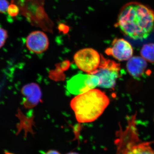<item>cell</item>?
Returning a JSON list of instances; mask_svg holds the SVG:
<instances>
[{
	"label": "cell",
	"instance_id": "5bb4252c",
	"mask_svg": "<svg viewBox=\"0 0 154 154\" xmlns=\"http://www.w3.org/2000/svg\"><path fill=\"white\" fill-rule=\"evenodd\" d=\"M9 4L6 0H0V13L5 14L8 11Z\"/></svg>",
	"mask_w": 154,
	"mask_h": 154
},
{
	"label": "cell",
	"instance_id": "5b68a950",
	"mask_svg": "<svg viewBox=\"0 0 154 154\" xmlns=\"http://www.w3.org/2000/svg\"><path fill=\"white\" fill-rule=\"evenodd\" d=\"M76 65L82 71L93 75L97 70L101 60V55L92 48H83L77 51L74 56Z\"/></svg>",
	"mask_w": 154,
	"mask_h": 154
},
{
	"label": "cell",
	"instance_id": "6da1fadb",
	"mask_svg": "<svg viewBox=\"0 0 154 154\" xmlns=\"http://www.w3.org/2000/svg\"><path fill=\"white\" fill-rule=\"evenodd\" d=\"M116 25L130 38L145 39L154 30V11L138 2L127 3L120 10Z\"/></svg>",
	"mask_w": 154,
	"mask_h": 154
},
{
	"label": "cell",
	"instance_id": "7c38bea8",
	"mask_svg": "<svg viewBox=\"0 0 154 154\" xmlns=\"http://www.w3.org/2000/svg\"><path fill=\"white\" fill-rule=\"evenodd\" d=\"M19 8L15 4H12L9 6L8 10V14L11 17H16L19 14Z\"/></svg>",
	"mask_w": 154,
	"mask_h": 154
},
{
	"label": "cell",
	"instance_id": "8992f818",
	"mask_svg": "<svg viewBox=\"0 0 154 154\" xmlns=\"http://www.w3.org/2000/svg\"><path fill=\"white\" fill-rule=\"evenodd\" d=\"M99 79L97 76L89 74H78L67 82L66 88L70 93L79 95L99 86Z\"/></svg>",
	"mask_w": 154,
	"mask_h": 154
},
{
	"label": "cell",
	"instance_id": "9a60e30c",
	"mask_svg": "<svg viewBox=\"0 0 154 154\" xmlns=\"http://www.w3.org/2000/svg\"><path fill=\"white\" fill-rule=\"evenodd\" d=\"M45 154H61V153L55 150H50L46 152Z\"/></svg>",
	"mask_w": 154,
	"mask_h": 154
},
{
	"label": "cell",
	"instance_id": "4fadbf2b",
	"mask_svg": "<svg viewBox=\"0 0 154 154\" xmlns=\"http://www.w3.org/2000/svg\"><path fill=\"white\" fill-rule=\"evenodd\" d=\"M8 38V33L7 30L0 26V48L4 46L6 39Z\"/></svg>",
	"mask_w": 154,
	"mask_h": 154
},
{
	"label": "cell",
	"instance_id": "ba28073f",
	"mask_svg": "<svg viewBox=\"0 0 154 154\" xmlns=\"http://www.w3.org/2000/svg\"><path fill=\"white\" fill-rule=\"evenodd\" d=\"M49 44L48 37L42 31L31 32L26 38V46L33 53L39 54L45 52L48 48Z\"/></svg>",
	"mask_w": 154,
	"mask_h": 154
},
{
	"label": "cell",
	"instance_id": "3957f363",
	"mask_svg": "<svg viewBox=\"0 0 154 154\" xmlns=\"http://www.w3.org/2000/svg\"><path fill=\"white\" fill-rule=\"evenodd\" d=\"M136 113L128 119L125 129L116 133L115 143L117 154H154L151 143L142 142L138 136L136 125Z\"/></svg>",
	"mask_w": 154,
	"mask_h": 154
},
{
	"label": "cell",
	"instance_id": "9c48e42d",
	"mask_svg": "<svg viewBox=\"0 0 154 154\" xmlns=\"http://www.w3.org/2000/svg\"><path fill=\"white\" fill-rule=\"evenodd\" d=\"M21 91L24 96L23 104L26 108H33L41 102V89L36 83H30L24 86Z\"/></svg>",
	"mask_w": 154,
	"mask_h": 154
},
{
	"label": "cell",
	"instance_id": "2e32d148",
	"mask_svg": "<svg viewBox=\"0 0 154 154\" xmlns=\"http://www.w3.org/2000/svg\"><path fill=\"white\" fill-rule=\"evenodd\" d=\"M67 154H79L77 152H69Z\"/></svg>",
	"mask_w": 154,
	"mask_h": 154
},
{
	"label": "cell",
	"instance_id": "7a4b0ae2",
	"mask_svg": "<svg viewBox=\"0 0 154 154\" xmlns=\"http://www.w3.org/2000/svg\"><path fill=\"white\" fill-rule=\"evenodd\" d=\"M109 103L107 95L94 88L75 97L71 101L70 106L78 122L89 123L99 118Z\"/></svg>",
	"mask_w": 154,
	"mask_h": 154
},
{
	"label": "cell",
	"instance_id": "30bf717a",
	"mask_svg": "<svg viewBox=\"0 0 154 154\" xmlns=\"http://www.w3.org/2000/svg\"><path fill=\"white\" fill-rule=\"evenodd\" d=\"M147 67L146 61L138 56L132 57L126 64L128 71L135 78L140 77L143 74Z\"/></svg>",
	"mask_w": 154,
	"mask_h": 154
},
{
	"label": "cell",
	"instance_id": "52a82bcc",
	"mask_svg": "<svg viewBox=\"0 0 154 154\" xmlns=\"http://www.w3.org/2000/svg\"><path fill=\"white\" fill-rule=\"evenodd\" d=\"M106 54L111 56L119 61L128 60L133 57L134 50L132 45L123 38L113 39L111 47L105 51Z\"/></svg>",
	"mask_w": 154,
	"mask_h": 154
},
{
	"label": "cell",
	"instance_id": "8fae6325",
	"mask_svg": "<svg viewBox=\"0 0 154 154\" xmlns=\"http://www.w3.org/2000/svg\"><path fill=\"white\" fill-rule=\"evenodd\" d=\"M140 55L145 60L154 63V43L144 45L141 49Z\"/></svg>",
	"mask_w": 154,
	"mask_h": 154
},
{
	"label": "cell",
	"instance_id": "277c9868",
	"mask_svg": "<svg viewBox=\"0 0 154 154\" xmlns=\"http://www.w3.org/2000/svg\"><path fill=\"white\" fill-rule=\"evenodd\" d=\"M120 64L107 59L101 55V60L97 70L93 75L99 79V87L106 89H113L116 81L120 78Z\"/></svg>",
	"mask_w": 154,
	"mask_h": 154
}]
</instances>
